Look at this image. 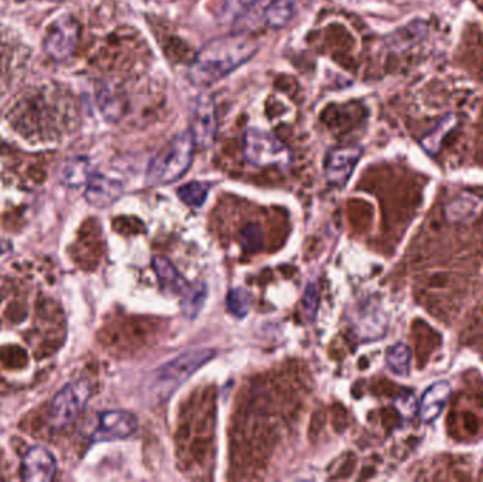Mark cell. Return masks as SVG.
Masks as SVG:
<instances>
[{"label":"cell","instance_id":"1","mask_svg":"<svg viewBox=\"0 0 483 482\" xmlns=\"http://www.w3.org/2000/svg\"><path fill=\"white\" fill-rule=\"evenodd\" d=\"M77 125L75 105L62 86L31 87L0 113V137L17 146H57Z\"/></svg>","mask_w":483,"mask_h":482},{"label":"cell","instance_id":"2","mask_svg":"<svg viewBox=\"0 0 483 482\" xmlns=\"http://www.w3.org/2000/svg\"><path fill=\"white\" fill-rule=\"evenodd\" d=\"M257 48L254 38L242 33L215 38L196 54L188 70L189 81L200 88L213 86L252 60Z\"/></svg>","mask_w":483,"mask_h":482},{"label":"cell","instance_id":"3","mask_svg":"<svg viewBox=\"0 0 483 482\" xmlns=\"http://www.w3.org/2000/svg\"><path fill=\"white\" fill-rule=\"evenodd\" d=\"M217 355V351L210 348H198L181 353L154 370L150 378L149 394L160 403L169 401L179 386H183L196 370L203 368Z\"/></svg>","mask_w":483,"mask_h":482},{"label":"cell","instance_id":"4","mask_svg":"<svg viewBox=\"0 0 483 482\" xmlns=\"http://www.w3.org/2000/svg\"><path fill=\"white\" fill-rule=\"evenodd\" d=\"M196 142L189 130L177 133L166 146L153 157L146 179L150 186H167L179 180L193 163Z\"/></svg>","mask_w":483,"mask_h":482},{"label":"cell","instance_id":"5","mask_svg":"<svg viewBox=\"0 0 483 482\" xmlns=\"http://www.w3.org/2000/svg\"><path fill=\"white\" fill-rule=\"evenodd\" d=\"M92 386L88 380L77 379L58 391L48 408V423L54 430H62L79 418L91 399Z\"/></svg>","mask_w":483,"mask_h":482},{"label":"cell","instance_id":"6","mask_svg":"<svg viewBox=\"0 0 483 482\" xmlns=\"http://www.w3.org/2000/svg\"><path fill=\"white\" fill-rule=\"evenodd\" d=\"M245 157L256 167L287 169L291 163L288 147L273 133L259 128H249L245 135Z\"/></svg>","mask_w":483,"mask_h":482},{"label":"cell","instance_id":"7","mask_svg":"<svg viewBox=\"0 0 483 482\" xmlns=\"http://www.w3.org/2000/svg\"><path fill=\"white\" fill-rule=\"evenodd\" d=\"M79 23L71 16H62L48 28L45 50L55 62H64L74 54L79 43Z\"/></svg>","mask_w":483,"mask_h":482},{"label":"cell","instance_id":"8","mask_svg":"<svg viewBox=\"0 0 483 482\" xmlns=\"http://www.w3.org/2000/svg\"><path fill=\"white\" fill-rule=\"evenodd\" d=\"M139 426V420L132 411H106L99 413L98 423L91 435V442H116L132 436Z\"/></svg>","mask_w":483,"mask_h":482},{"label":"cell","instance_id":"9","mask_svg":"<svg viewBox=\"0 0 483 482\" xmlns=\"http://www.w3.org/2000/svg\"><path fill=\"white\" fill-rule=\"evenodd\" d=\"M218 129L217 106L212 96H198L191 112V128L189 133L193 135L196 146L208 147L215 139Z\"/></svg>","mask_w":483,"mask_h":482},{"label":"cell","instance_id":"10","mask_svg":"<svg viewBox=\"0 0 483 482\" xmlns=\"http://www.w3.org/2000/svg\"><path fill=\"white\" fill-rule=\"evenodd\" d=\"M362 157L361 147H334L324 160L325 177L334 186H345Z\"/></svg>","mask_w":483,"mask_h":482},{"label":"cell","instance_id":"11","mask_svg":"<svg viewBox=\"0 0 483 482\" xmlns=\"http://www.w3.org/2000/svg\"><path fill=\"white\" fill-rule=\"evenodd\" d=\"M57 474V461L47 448H30L21 461V478L28 482H50Z\"/></svg>","mask_w":483,"mask_h":482},{"label":"cell","instance_id":"12","mask_svg":"<svg viewBox=\"0 0 483 482\" xmlns=\"http://www.w3.org/2000/svg\"><path fill=\"white\" fill-rule=\"evenodd\" d=\"M269 29H281L295 16V0H259L245 13Z\"/></svg>","mask_w":483,"mask_h":482},{"label":"cell","instance_id":"13","mask_svg":"<svg viewBox=\"0 0 483 482\" xmlns=\"http://www.w3.org/2000/svg\"><path fill=\"white\" fill-rule=\"evenodd\" d=\"M123 186L118 180L102 174H92L87 183L85 198L96 208L111 207L122 197Z\"/></svg>","mask_w":483,"mask_h":482},{"label":"cell","instance_id":"14","mask_svg":"<svg viewBox=\"0 0 483 482\" xmlns=\"http://www.w3.org/2000/svg\"><path fill=\"white\" fill-rule=\"evenodd\" d=\"M451 395V385L446 380H439L427 389L420 403V418L426 423H433L446 408Z\"/></svg>","mask_w":483,"mask_h":482},{"label":"cell","instance_id":"15","mask_svg":"<svg viewBox=\"0 0 483 482\" xmlns=\"http://www.w3.org/2000/svg\"><path fill=\"white\" fill-rule=\"evenodd\" d=\"M153 270L159 278L160 286L164 292L172 293V295H183L186 297L191 292V286L187 283L186 278L177 270L176 266L172 265L169 259L164 256H154L152 261Z\"/></svg>","mask_w":483,"mask_h":482},{"label":"cell","instance_id":"16","mask_svg":"<svg viewBox=\"0 0 483 482\" xmlns=\"http://www.w3.org/2000/svg\"><path fill=\"white\" fill-rule=\"evenodd\" d=\"M356 316L358 317L354 320V329H355L356 336L361 337L362 340L373 341L385 337L387 321H386L382 312L368 307L366 310L356 312Z\"/></svg>","mask_w":483,"mask_h":482},{"label":"cell","instance_id":"17","mask_svg":"<svg viewBox=\"0 0 483 482\" xmlns=\"http://www.w3.org/2000/svg\"><path fill=\"white\" fill-rule=\"evenodd\" d=\"M210 191V183H206V181H191V183L181 186L177 191V195L188 207L200 208L203 207L204 203L208 198Z\"/></svg>","mask_w":483,"mask_h":482},{"label":"cell","instance_id":"18","mask_svg":"<svg viewBox=\"0 0 483 482\" xmlns=\"http://www.w3.org/2000/svg\"><path fill=\"white\" fill-rule=\"evenodd\" d=\"M91 164L84 157H77L68 162L62 170V179L70 186H82L88 183L89 177L92 176Z\"/></svg>","mask_w":483,"mask_h":482},{"label":"cell","instance_id":"19","mask_svg":"<svg viewBox=\"0 0 483 482\" xmlns=\"http://www.w3.org/2000/svg\"><path fill=\"white\" fill-rule=\"evenodd\" d=\"M386 362L396 375L405 377V375L409 374L412 350L404 343H397L387 351Z\"/></svg>","mask_w":483,"mask_h":482},{"label":"cell","instance_id":"20","mask_svg":"<svg viewBox=\"0 0 483 482\" xmlns=\"http://www.w3.org/2000/svg\"><path fill=\"white\" fill-rule=\"evenodd\" d=\"M99 108L109 120H118L122 116L125 104L121 94L108 87L99 94Z\"/></svg>","mask_w":483,"mask_h":482},{"label":"cell","instance_id":"21","mask_svg":"<svg viewBox=\"0 0 483 482\" xmlns=\"http://www.w3.org/2000/svg\"><path fill=\"white\" fill-rule=\"evenodd\" d=\"M454 125H455V118L454 116H446V120L439 123L436 129L429 133V135H427L424 140H422L421 145L424 150L429 152V154H436L439 147H441L444 137L453 129Z\"/></svg>","mask_w":483,"mask_h":482},{"label":"cell","instance_id":"22","mask_svg":"<svg viewBox=\"0 0 483 482\" xmlns=\"http://www.w3.org/2000/svg\"><path fill=\"white\" fill-rule=\"evenodd\" d=\"M477 207L478 198L463 195V197L456 198L454 203L448 205L446 215H448L451 221H463V220L472 217L473 212L477 211Z\"/></svg>","mask_w":483,"mask_h":482},{"label":"cell","instance_id":"23","mask_svg":"<svg viewBox=\"0 0 483 482\" xmlns=\"http://www.w3.org/2000/svg\"><path fill=\"white\" fill-rule=\"evenodd\" d=\"M252 304V295L245 289L230 290L228 295V310H229L235 317L242 319L246 317Z\"/></svg>","mask_w":483,"mask_h":482},{"label":"cell","instance_id":"24","mask_svg":"<svg viewBox=\"0 0 483 482\" xmlns=\"http://www.w3.org/2000/svg\"><path fill=\"white\" fill-rule=\"evenodd\" d=\"M259 0H225L223 7V18L232 21L244 18L249 9L254 6Z\"/></svg>","mask_w":483,"mask_h":482},{"label":"cell","instance_id":"25","mask_svg":"<svg viewBox=\"0 0 483 482\" xmlns=\"http://www.w3.org/2000/svg\"><path fill=\"white\" fill-rule=\"evenodd\" d=\"M242 246L245 251L257 252L263 246V232L257 225H249L242 231Z\"/></svg>","mask_w":483,"mask_h":482},{"label":"cell","instance_id":"26","mask_svg":"<svg viewBox=\"0 0 483 482\" xmlns=\"http://www.w3.org/2000/svg\"><path fill=\"white\" fill-rule=\"evenodd\" d=\"M395 406L403 418L412 419L417 411L416 397L412 394H403L396 399Z\"/></svg>","mask_w":483,"mask_h":482},{"label":"cell","instance_id":"27","mask_svg":"<svg viewBox=\"0 0 483 482\" xmlns=\"http://www.w3.org/2000/svg\"><path fill=\"white\" fill-rule=\"evenodd\" d=\"M303 304L305 307V312L308 316H312V319H314L315 312L318 309V292L317 287L312 283L307 286L305 289L304 299H303Z\"/></svg>","mask_w":483,"mask_h":482},{"label":"cell","instance_id":"28","mask_svg":"<svg viewBox=\"0 0 483 482\" xmlns=\"http://www.w3.org/2000/svg\"><path fill=\"white\" fill-rule=\"evenodd\" d=\"M54 2H58V0H54Z\"/></svg>","mask_w":483,"mask_h":482}]
</instances>
